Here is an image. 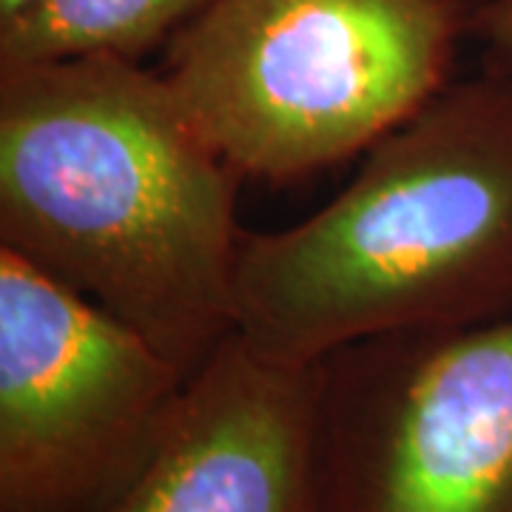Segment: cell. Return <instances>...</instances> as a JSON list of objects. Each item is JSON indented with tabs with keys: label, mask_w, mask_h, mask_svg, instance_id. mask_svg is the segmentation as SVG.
I'll list each match as a JSON object with an SVG mask.
<instances>
[{
	"label": "cell",
	"mask_w": 512,
	"mask_h": 512,
	"mask_svg": "<svg viewBox=\"0 0 512 512\" xmlns=\"http://www.w3.org/2000/svg\"><path fill=\"white\" fill-rule=\"evenodd\" d=\"M328 512H512V313L322 362Z\"/></svg>",
	"instance_id": "5"
},
{
	"label": "cell",
	"mask_w": 512,
	"mask_h": 512,
	"mask_svg": "<svg viewBox=\"0 0 512 512\" xmlns=\"http://www.w3.org/2000/svg\"><path fill=\"white\" fill-rule=\"evenodd\" d=\"M239 180L160 69L117 55L0 66V248L185 376L234 333Z\"/></svg>",
	"instance_id": "1"
},
{
	"label": "cell",
	"mask_w": 512,
	"mask_h": 512,
	"mask_svg": "<svg viewBox=\"0 0 512 512\" xmlns=\"http://www.w3.org/2000/svg\"><path fill=\"white\" fill-rule=\"evenodd\" d=\"M470 35L481 40L490 66L512 72V0H478L470 15Z\"/></svg>",
	"instance_id": "8"
},
{
	"label": "cell",
	"mask_w": 512,
	"mask_h": 512,
	"mask_svg": "<svg viewBox=\"0 0 512 512\" xmlns=\"http://www.w3.org/2000/svg\"><path fill=\"white\" fill-rule=\"evenodd\" d=\"M214 0H35L0 20V66L80 55L143 60Z\"/></svg>",
	"instance_id": "7"
},
{
	"label": "cell",
	"mask_w": 512,
	"mask_h": 512,
	"mask_svg": "<svg viewBox=\"0 0 512 512\" xmlns=\"http://www.w3.org/2000/svg\"><path fill=\"white\" fill-rule=\"evenodd\" d=\"M512 313V72L447 83L296 225L242 234L234 330L313 365L390 333Z\"/></svg>",
	"instance_id": "2"
},
{
	"label": "cell",
	"mask_w": 512,
	"mask_h": 512,
	"mask_svg": "<svg viewBox=\"0 0 512 512\" xmlns=\"http://www.w3.org/2000/svg\"><path fill=\"white\" fill-rule=\"evenodd\" d=\"M188 376L0 248V512H94L154 453Z\"/></svg>",
	"instance_id": "4"
},
{
	"label": "cell",
	"mask_w": 512,
	"mask_h": 512,
	"mask_svg": "<svg viewBox=\"0 0 512 512\" xmlns=\"http://www.w3.org/2000/svg\"><path fill=\"white\" fill-rule=\"evenodd\" d=\"M322 390V362H276L234 330L188 376L137 476L94 512H328Z\"/></svg>",
	"instance_id": "6"
},
{
	"label": "cell",
	"mask_w": 512,
	"mask_h": 512,
	"mask_svg": "<svg viewBox=\"0 0 512 512\" xmlns=\"http://www.w3.org/2000/svg\"><path fill=\"white\" fill-rule=\"evenodd\" d=\"M29 3H35V0H0V20L18 15L20 9H26Z\"/></svg>",
	"instance_id": "9"
},
{
	"label": "cell",
	"mask_w": 512,
	"mask_h": 512,
	"mask_svg": "<svg viewBox=\"0 0 512 512\" xmlns=\"http://www.w3.org/2000/svg\"><path fill=\"white\" fill-rule=\"evenodd\" d=\"M458 0H214L160 74L242 180L293 183L365 154L450 83Z\"/></svg>",
	"instance_id": "3"
}]
</instances>
